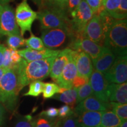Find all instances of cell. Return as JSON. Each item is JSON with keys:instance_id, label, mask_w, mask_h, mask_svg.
<instances>
[{"instance_id": "6da1fadb", "label": "cell", "mask_w": 127, "mask_h": 127, "mask_svg": "<svg viewBox=\"0 0 127 127\" xmlns=\"http://www.w3.org/2000/svg\"><path fill=\"white\" fill-rule=\"evenodd\" d=\"M56 57L31 62H27L23 58L20 63L15 65L14 67L18 72L20 84L23 88L32 82L43 80L48 77Z\"/></svg>"}, {"instance_id": "7a4b0ae2", "label": "cell", "mask_w": 127, "mask_h": 127, "mask_svg": "<svg viewBox=\"0 0 127 127\" xmlns=\"http://www.w3.org/2000/svg\"><path fill=\"white\" fill-rule=\"evenodd\" d=\"M23 88L15 68L14 66L7 69L0 79V103L12 111L17 105L19 93Z\"/></svg>"}, {"instance_id": "3957f363", "label": "cell", "mask_w": 127, "mask_h": 127, "mask_svg": "<svg viewBox=\"0 0 127 127\" xmlns=\"http://www.w3.org/2000/svg\"><path fill=\"white\" fill-rule=\"evenodd\" d=\"M104 47L108 48L116 57L127 55V20H114L105 37Z\"/></svg>"}, {"instance_id": "277c9868", "label": "cell", "mask_w": 127, "mask_h": 127, "mask_svg": "<svg viewBox=\"0 0 127 127\" xmlns=\"http://www.w3.org/2000/svg\"><path fill=\"white\" fill-rule=\"evenodd\" d=\"M114 20L102 9L99 13L94 14L84 28L82 36L104 46L106 33Z\"/></svg>"}, {"instance_id": "5b68a950", "label": "cell", "mask_w": 127, "mask_h": 127, "mask_svg": "<svg viewBox=\"0 0 127 127\" xmlns=\"http://www.w3.org/2000/svg\"><path fill=\"white\" fill-rule=\"evenodd\" d=\"M37 12V18L42 30L52 28L71 27V20L68 13L60 9L40 7Z\"/></svg>"}, {"instance_id": "8992f818", "label": "cell", "mask_w": 127, "mask_h": 127, "mask_svg": "<svg viewBox=\"0 0 127 127\" xmlns=\"http://www.w3.org/2000/svg\"><path fill=\"white\" fill-rule=\"evenodd\" d=\"M75 38L71 27H64L43 30L41 33V39L45 48L54 50L66 43L69 45Z\"/></svg>"}, {"instance_id": "52a82bcc", "label": "cell", "mask_w": 127, "mask_h": 127, "mask_svg": "<svg viewBox=\"0 0 127 127\" xmlns=\"http://www.w3.org/2000/svg\"><path fill=\"white\" fill-rule=\"evenodd\" d=\"M70 15L72 17L71 28L74 31L75 38L80 37L82 36L84 28L93 17L94 12L85 0H81L78 7L71 12Z\"/></svg>"}, {"instance_id": "ba28073f", "label": "cell", "mask_w": 127, "mask_h": 127, "mask_svg": "<svg viewBox=\"0 0 127 127\" xmlns=\"http://www.w3.org/2000/svg\"><path fill=\"white\" fill-rule=\"evenodd\" d=\"M15 20L20 34L24 35L26 31L31 32L32 25L37 18V12L32 10L29 5L27 0H23L16 8L15 11Z\"/></svg>"}, {"instance_id": "9c48e42d", "label": "cell", "mask_w": 127, "mask_h": 127, "mask_svg": "<svg viewBox=\"0 0 127 127\" xmlns=\"http://www.w3.org/2000/svg\"><path fill=\"white\" fill-rule=\"evenodd\" d=\"M20 34L15 20V11L9 4L3 5L0 14V36Z\"/></svg>"}, {"instance_id": "30bf717a", "label": "cell", "mask_w": 127, "mask_h": 127, "mask_svg": "<svg viewBox=\"0 0 127 127\" xmlns=\"http://www.w3.org/2000/svg\"><path fill=\"white\" fill-rule=\"evenodd\" d=\"M109 84H122L127 80V55L117 57L112 65L104 74Z\"/></svg>"}, {"instance_id": "8fae6325", "label": "cell", "mask_w": 127, "mask_h": 127, "mask_svg": "<svg viewBox=\"0 0 127 127\" xmlns=\"http://www.w3.org/2000/svg\"><path fill=\"white\" fill-rule=\"evenodd\" d=\"M69 48L77 51H83L91 57L92 61L99 56L104 47L98 45L94 41L83 36L76 38L69 45Z\"/></svg>"}, {"instance_id": "7c38bea8", "label": "cell", "mask_w": 127, "mask_h": 127, "mask_svg": "<svg viewBox=\"0 0 127 127\" xmlns=\"http://www.w3.org/2000/svg\"><path fill=\"white\" fill-rule=\"evenodd\" d=\"M89 83L93 90V95L104 102H109L108 91L109 83L102 73L94 69L89 79Z\"/></svg>"}, {"instance_id": "4fadbf2b", "label": "cell", "mask_w": 127, "mask_h": 127, "mask_svg": "<svg viewBox=\"0 0 127 127\" xmlns=\"http://www.w3.org/2000/svg\"><path fill=\"white\" fill-rule=\"evenodd\" d=\"M78 51L72 50L69 60L66 64L59 78L55 81L60 88H72V82L77 75L75 60Z\"/></svg>"}, {"instance_id": "5bb4252c", "label": "cell", "mask_w": 127, "mask_h": 127, "mask_svg": "<svg viewBox=\"0 0 127 127\" xmlns=\"http://www.w3.org/2000/svg\"><path fill=\"white\" fill-rule=\"evenodd\" d=\"M109 109H111L109 102H104L92 95L78 103L74 109V114L77 117L84 111H105Z\"/></svg>"}, {"instance_id": "9a60e30c", "label": "cell", "mask_w": 127, "mask_h": 127, "mask_svg": "<svg viewBox=\"0 0 127 127\" xmlns=\"http://www.w3.org/2000/svg\"><path fill=\"white\" fill-rule=\"evenodd\" d=\"M61 50H51L45 48L43 50H34L30 48L19 50L18 53L20 56L27 62L43 60L52 57H56Z\"/></svg>"}, {"instance_id": "2e32d148", "label": "cell", "mask_w": 127, "mask_h": 127, "mask_svg": "<svg viewBox=\"0 0 127 127\" xmlns=\"http://www.w3.org/2000/svg\"><path fill=\"white\" fill-rule=\"evenodd\" d=\"M116 58L115 54L110 49L104 47L102 53L93 61L94 69L104 74L112 65Z\"/></svg>"}, {"instance_id": "e0dca14e", "label": "cell", "mask_w": 127, "mask_h": 127, "mask_svg": "<svg viewBox=\"0 0 127 127\" xmlns=\"http://www.w3.org/2000/svg\"><path fill=\"white\" fill-rule=\"evenodd\" d=\"M72 51V50L71 48H66L63 50H61L60 53L55 57L50 74L52 80L55 82L60 78L66 64L69 60Z\"/></svg>"}, {"instance_id": "ac0fdd59", "label": "cell", "mask_w": 127, "mask_h": 127, "mask_svg": "<svg viewBox=\"0 0 127 127\" xmlns=\"http://www.w3.org/2000/svg\"><path fill=\"white\" fill-rule=\"evenodd\" d=\"M76 68L77 75L90 78L94 70L92 60L87 54L83 51H79L76 57Z\"/></svg>"}, {"instance_id": "d6986e66", "label": "cell", "mask_w": 127, "mask_h": 127, "mask_svg": "<svg viewBox=\"0 0 127 127\" xmlns=\"http://www.w3.org/2000/svg\"><path fill=\"white\" fill-rule=\"evenodd\" d=\"M108 99L109 102H115L127 104V83L109 84L108 87Z\"/></svg>"}, {"instance_id": "ffe728a7", "label": "cell", "mask_w": 127, "mask_h": 127, "mask_svg": "<svg viewBox=\"0 0 127 127\" xmlns=\"http://www.w3.org/2000/svg\"><path fill=\"white\" fill-rule=\"evenodd\" d=\"M102 111H84L77 117L80 127H98Z\"/></svg>"}, {"instance_id": "44dd1931", "label": "cell", "mask_w": 127, "mask_h": 127, "mask_svg": "<svg viewBox=\"0 0 127 127\" xmlns=\"http://www.w3.org/2000/svg\"><path fill=\"white\" fill-rule=\"evenodd\" d=\"M123 123L112 111H102L101 123L98 127H118Z\"/></svg>"}, {"instance_id": "7402d4cb", "label": "cell", "mask_w": 127, "mask_h": 127, "mask_svg": "<svg viewBox=\"0 0 127 127\" xmlns=\"http://www.w3.org/2000/svg\"><path fill=\"white\" fill-rule=\"evenodd\" d=\"M77 89L71 88L68 89L65 91L61 94H58L56 96H53L52 98H55L61 101L71 107V108L74 109V106L77 104Z\"/></svg>"}, {"instance_id": "603a6c76", "label": "cell", "mask_w": 127, "mask_h": 127, "mask_svg": "<svg viewBox=\"0 0 127 127\" xmlns=\"http://www.w3.org/2000/svg\"><path fill=\"white\" fill-rule=\"evenodd\" d=\"M68 0H39L38 4L40 7L60 9L67 12Z\"/></svg>"}, {"instance_id": "cb8c5ba5", "label": "cell", "mask_w": 127, "mask_h": 127, "mask_svg": "<svg viewBox=\"0 0 127 127\" xmlns=\"http://www.w3.org/2000/svg\"><path fill=\"white\" fill-rule=\"evenodd\" d=\"M121 0H102V8L106 13L114 18L120 8Z\"/></svg>"}, {"instance_id": "d4e9b609", "label": "cell", "mask_w": 127, "mask_h": 127, "mask_svg": "<svg viewBox=\"0 0 127 127\" xmlns=\"http://www.w3.org/2000/svg\"><path fill=\"white\" fill-rule=\"evenodd\" d=\"M7 44L9 48L17 50L25 45V39L21 34H12L8 36Z\"/></svg>"}, {"instance_id": "484cf974", "label": "cell", "mask_w": 127, "mask_h": 127, "mask_svg": "<svg viewBox=\"0 0 127 127\" xmlns=\"http://www.w3.org/2000/svg\"><path fill=\"white\" fill-rule=\"evenodd\" d=\"M109 103L112 111L122 121H127V104L115 102H109Z\"/></svg>"}, {"instance_id": "4316f807", "label": "cell", "mask_w": 127, "mask_h": 127, "mask_svg": "<svg viewBox=\"0 0 127 127\" xmlns=\"http://www.w3.org/2000/svg\"><path fill=\"white\" fill-rule=\"evenodd\" d=\"M45 83L41 81H35L30 84L28 92L24 94V96H38L43 92Z\"/></svg>"}, {"instance_id": "83f0119b", "label": "cell", "mask_w": 127, "mask_h": 127, "mask_svg": "<svg viewBox=\"0 0 127 127\" xmlns=\"http://www.w3.org/2000/svg\"><path fill=\"white\" fill-rule=\"evenodd\" d=\"M30 38L25 39V45H27L28 48L32 49L34 50H43L45 48V47L44 45L43 42L40 38L38 37L32 32Z\"/></svg>"}, {"instance_id": "f1b7e54d", "label": "cell", "mask_w": 127, "mask_h": 127, "mask_svg": "<svg viewBox=\"0 0 127 127\" xmlns=\"http://www.w3.org/2000/svg\"><path fill=\"white\" fill-rule=\"evenodd\" d=\"M77 89V104H78L84 99H86L91 95H93V90L89 82L82 86L78 87Z\"/></svg>"}, {"instance_id": "f546056e", "label": "cell", "mask_w": 127, "mask_h": 127, "mask_svg": "<svg viewBox=\"0 0 127 127\" xmlns=\"http://www.w3.org/2000/svg\"><path fill=\"white\" fill-rule=\"evenodd\" d=\"M60 87L55 83L47 82L45 83V86L43 90V97L45 99L52 98L55 94L58 93Z\"/></svg>"}, {"instance_id": "4dcf8cb0", "label": "cell", "mask_w": 127, "mask_h": 127, "mask_svg": "<svg viewBox=\"0 0 127 127\" xmlns=\"http://www.w3.org/2000/svg\"><path fill=\"white\" fill-rule=\"evenodd\" d=\"M59 124L60 127H80L74 114L66 118L60 119Z\"/></svg>"}, {"instance_id": "1f68e13d", "label": "cell", "mask_w": 127, "mask_h": 127, "mask_svg": "<svg viewBox=\"0 0 127 127\" xmlns=\"http://www.w3.org/2000/svg\"><path fill=\"white\" fill-rule=\"evenodd\" d=\"M127 16V0H121L120 8L114 17L115 20L126 19Z\"/></svg>"}, {"instance_id": "d6a6232c", "label": "cell", "mask_w": 127, "mask_h": 127, "mask_svg": "<svg viewBox=\"0 0 127 127\" xmlns=\"http://www.w3.org/2000/svg\"><path fill=\"white\" fill-rule=\"evenodd\" d=\"M39 116L48 120H54L58 116V109L54 107L49 108L46 110L42 111Z\"/></svg>"}, {"instance_id": "836d02e7", "label": "cell", "mask_w": 127, "mask_h": 127, "mask_svg": "<svg viewBox=\"0 0 127 127\" xmlns=\"http://www.w3.org/2000/svg\"><path fill=\"white\" fill-rule=\"evenodd\" d=\"M87 4L93 10L94 14H96L103 9L102 0H85Z\"/></svg>"}, {"instance_id": "e575fe53", "label": "cell", "mask_w": 127, "mask_h": 127, "mask_svg": "<svg viewBox=\"0 0 127 127\" xmlns=\"http://www.w3.org/2000/svg\"><path fill=\"white\" fill-rule=\"evenodd\" d=\"M57 120L50 121L48 119L41 118L35 121L34 127H54Z\"/></svg>"}, {"instance_id": "d590c367", "label": "cell", "mask_w": 127, "mask_h": 127, "mask_svg": "<svg viewBox=\"0 0 127 127\" xmlns=\"http://www.w3.org/2000/svg\"><path fill=\"white\" fill-rule=\"evenodd\" d=\"M15 65L12 64L11 59V55H10V49L6 48L4 52V62H3L2 68L5 69H10L12 68Z\"/></svg>"}, {"instance_id": "8d00e7d4", "label": "cell", "mask_w": 127, "mask_h": 127, "mask_svg": "<svg viewBox=\"0 0 127 127\" xmlns=\"http://www.w3.org/2000/svg\"><path fill=\"white\" fill-rule=\"evenodd\" d=\"M74 114V111L68 105L62 106L58 109V117L60 119H63Z\"/></svg>"}, {"instance_id": "74e56055", "label": "cell", "mask_w": 127, "mask_h": 127, "mask_svg": "<svg viewBox=\"0 0 127 127\" xmlns=\"http://www.w3.org/2000/svg\"><path fill=\"white\" fill-rule=\"evenodd\" d=\"M35 121H32L31 116H26L24 119L19 121L15 127H34Z\"/></svg>"}, {"instance_id": "f35d334b", "label": "cell", "mask_w": 127, "mask_h": 127, "mask_svg": "<svg viewBox=\"0 0 127 127\" xmlns=\"http://www.w3.org/2000/svg\"><path fill=\"white\" fill-rule=\"evenodd\" d=\"M89 79L90 78H88L77 75L74 78L72 82V88H78L84 84L88 83L89 82Z\"/></svg>"}, {"instance_id": "ab89813d", "label": "cell", "mask_w": 127, "mask_h": 127, "mask_svg": "<svg viewBox=\"0 0 127 127\" xmlns=\"http://www.w3.org/2000/svg\"><path fill=\"white\" fill-rule=\"evenodd\" d=\"M9 49H10V55L12 63L14 65L17 64H18L21 61L23 58H22V57L20 56V55L19 54L18 51L12 48Z\"/></svg>"}, {"instance_id": "60d3db41", "label": "cell", "mask_w": 127, "mask_h": 127, "mask_svg": "<svg viewBox=\"0 0 127 127\" xmlns=\"http://www.w3.org/2000/svg\"><path fill=\"white\" fill-rule=\"evenodd\" d=\"M81 0H68L67 11L68 14H70L71 12L78 7Z\"/></svg>"}, {"instance_id": "b9f144b4", "label": "cell", "mask_w": 127, "mask_h": 127, "mask_svg": "<svg viewBox=\"0 0 127 127\" xmlns=\"http://www.w3.org/2000/svg\"><path fill=\"white\" fill-rule=\"evenodd\" d=\"M6 47L4 45L0 44V68H2L3 62H4V52Z\"/></svg>"}, {"instance_id": "7bdbcfd3", "label": "cell", "mask_w": 127, "mask_h": 127, "mask_svg": "<svg viewBox=\"0 0 127 127\" xmlns=\"http://www.w3.org/2000/svg\"><path fill=\"white\" fill-rule=\"evenodd\" d=\"M5 109L2 104L0 103V127L2 126L5 118Z\"/></svg>"}, {"instance_id": "ee69618b", "label": "cell", "mask_w": 127, "mask_h": 127, "mask_svg": "<svg viewBox=\"0 0 127 127\" xmlns=\"http://www.w3.org/2000/svg\"><path fill=\"white\" fill-rule=\"evenodd\" d=\"M6 69H5L4 68H0V79H1V77H2L3 74H4V72H5Z\"/></svg>"}, {"instance_id": "f6af8a7d", "label": "cell", "mask_w": 127, "mask_h": 127, "mask_svg": "<svg viewBox=\"0 0 127 127\" xmlns=\"http://www.w3.org/2000/svg\"><path fill=\"white\" fill-rule=\"evenodd\" d=\"M11 1H13V0H0V2H1V3L2 5H4V4H8V3Z\"/></svg>"}, {"instance_id": "bcb514c9", "label": "cell", "mask_w": 127, "mask_h": 127, "mask_svg": "<svg viewBox=\"0 0 127 127\" xmlns=\"http://www.w3.org/2000/svg\"><path fill=\"white\" fill-rule=\"evenodd\" d=\"M118 127H127V121H123V123H121V124Z\"/></svg>"}, {"instance_id": "7dc6e473", "label": "cell", "mask_w": 127, "mask_h": 127, "mask_svg": "<svg viewBox=\"0 0 127 127\" xmlns=\"http://www.w3.org/2000/svg\"><path fill=\"white\" fill-rule=\"evenodd\" d=\"M54 127H60V124H59V120H57L56 121V123H55Z\"/></svg>"}, {"instance_id": "c3c4849f", "label": "cell", "mask_w": 127, "mask_h": 127, "mask_svg": "<svg viewBox=\"0 0 127 127\" xmlns=\"http://www.w3.org/2000/svg\"><path fill=\"white\" fill-rule=\"evenodd\" d=\"M2 7H3V5H2V4H1V2H0V14H1V11H2Z\"/></svg>"}, {"instance_id": "681fc988", "label": "cell", "mask_w": 127, "mask_h": 127, "mask_svg": "<svg viewBox=\"0 0 127 127\" xmlns=\"http://www.w3.org/2000/svg\"><path fill=\"white\" fill-rule=\"evenodd\" d=\"M34 1L36 3V4H38V3H39V0H34Z\"/></svg>"}]
</instances>
